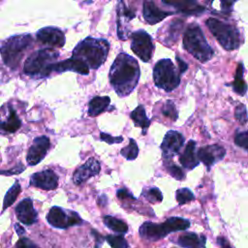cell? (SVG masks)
<instances>
[{"label": "cell", "mask_w": 248, "mask_h": 248, "mask_svg": "<svg viewBox=\"0 0 248 248\" xmlns=\"http://www.w3.org/2000/svg\"><path fill=\"white\" fill-rule=\"evenodd\" d=\"M106 240L111 248H129L127 240L122 235L108 234L106 236Z\"/></svg>", "instance_id": "obj_35"}, {"label": "cell", "mask_w": 248, "mask_h": 248, "mask_svg": "<svg viewBox=\"0 0 248 248\" xmlns=\"http://www.w3.org/2000/svg\"><path fill=\"white\" fill-rule=\"evenodd\" d=\"M233 4H234V2H232V1L221 2V8H222V10H225V11H231Z\"/></svg>", "instance_id": "obj_44"}, {"label": "cell", "mask_w": 248, "mask_h": 248, "mask_svg": "<svg viewBox=\"0 0 248 248\" xmlns=\"http://www.w3.org/2000/svg\"><path fill=\"white\" fill-rule=\"evenodd\" d=\"M131 119L134 121L137 127L141 128L142 135L146 134V130L150 125V119L146 116L144 107L142 105L138 106L130 114Z\"/></svg>", "instance_id": "obj_26"}, {"label": "cell", "mask_w": 248, "mask_h": 248, "mask_svg": "<svg viewBox=\"0 0 248 248\" xmlns=\"http://www.w3.org/2000/svg\"><path fill=\"white\" fill-rule=\"evenodd\" d=\"M140 76L138 61L125 52H120L109 70V82L119 97L128 96L137 86Z\"/></svg>", "instance_id": "obj_1"}, {"label": "cell", "mask_w": 248, "mask_h": 248, "mask_svg": "<svg viewBox=\"0 0 248 248\" xmlns=\"http://www.w3.org/2000/svg\"><path fill=\"white\" fill-rule=\"evenodd\" d=\"M15 228H16V233H17L19 236L25 233L24 229H23L21 226H19V224H16V225H15Z\"/></svg>", "instance_id": "obj_45"}, {"label": "cell", "mask_w": 248, "mask_h": 248, "mask_svg": "<svg viewBox=\"0 0 248 248\" xmlns=\"http://www.w3.org/2000/svg\"><path fill=\"white\" fill-rule=\"evenodd\" d=\"M59 57V52L53 48H43L33 52L24 63V73L29 76L47 77L48 67L55 63Z\"/></svg>", "instance_id": "obj_7"}, {"label": "cell", "mask_w": 248, "mask_h": 248, "mask_svg": "<svg viewBox=\"0 0 248 248\" xmlns=\"http://www.w3.org/2000/svg\"><path fill=\"white\" fill-rule=\"evenodd\" d=\"M116 196L119 200L121 201H136V198H134V196L126 189V188H122V189H119L117 192H116Z\"/></svg>", "instance_id": "obj_40"}, {"label": "cell", "mask_w": 248, "mask_h": 248, "mask_svg": "<svg viewBox=\"0 0 248 248\" xmlns=\"http://www.w3.org/2000/svg\"><path fill=\"white\" fill-rule=\"evenodd\" d=\"M189 227V220L181 217H170L162 224L145 222L140 226L139 232L142 238L155 241L162 237H165L170 232L185 231Z\"/></svg>", "instance_id": "obj_4"}, {"label": "cell", "mask_w": 248, "mask_h": 248, "mask_svg": "<svg viewBox=\"0 0 248 248\" xmlns=\"http://www.w3.org/2000/svg\"><path fill=\"white\" fill-rule=\"evenodd\" d=\"M162 113L163 115H165L166 117L170 118L171 121H176L177 118H178V113H177V110H176V108H175V105L173 104L172 101L170 100H168L163 108H162Z\"/></svg>", "instance_id": "obj_33"}, {"label": "cell", "mask_w": 248, "mask_h": 248, "mask_svg": "<svg viewBox=\"0 0 248 248\" xmlns=\"http://www.w3.org/2000/svg\"><path fill=\"white\" fill-rule=\"evenodd\" d=\"M176 242L183 248H205L206 238L195 232H184L178 236Z\"/></svg>", "instance_id": "obj_24"}, {"label": "cell", "mask_w": 248, "mask_h": 248, "mask_svg": "<svg viewBox=\"0 0 248 248\" xmlns=\"http://www.w3.org/2000/svg\"><path fill=\"white\" fill-rule=\"evenodd\" d=\"M20 191H21L20 184L17 181L15 182V184L8 190V192L5 195V198L3 201V210L7 209L9 206H11L15 202Z\"/></svg>", "instance_id": "obj_30"}, {"label": "cell", "mask_w": 248, "mask_h": 248, "mask_svg": "<svg viewBox=\"0 0 248 248\" xmlns=\"http://www.w3.org/2000/svg\"><path fill=\"white\" fill-rule=\"evenodd\" d=\"M21 125V121L18 118L16 112L13 108H9V115L7 119L3 122H0V131L5 134L15 133L16 130L19 129Z\"/></svg>", "instance_id": "obj_27"}, {"label": "cell", "mask_w": 248, "mask_h": 248, "mask_svg": "<svg viewBox=\"0 0 248 248\" xmlns=\"http://www.w3.org/2000/svg\"><path fill=\"white\" fill-rule=\"evenodd\" d=\"M49 147H50V141L47 137L41 136L36 138L33 140V143L30 146L26 156V161L28 165L35 166L39 164L46 155Z\"/></svg>", "instance_id": "obj_12"}, {"label": "cell", "mask_w": 248, "mask_h": 248, "mask_svg": "<svg viewBox=\"0 0 248 248\" xmlns=\"http://www.w3.org/2000/svg\"><path fill=\"white\" fill-rule=\"evenodd\" d=\"M226 155V149L218 144H211L201 147L197 153L199 161H202L203 165L210 170V168L217 162L221 161Z\"/></svg>", "instance_id": "obj_14"}, {"label": "cell", "mask_w": 248, "mask_h": 248, "mask_svg": "<svg viewBox=\"0 0 248 248\" xmlns=\"http://www.w3.org/2000/svg\"><path fill=\"white\" fill-rule=\"evenodd\" d=\"M117 11V35L120 40H127L129 31L126 29L127 24L131 19L136 16L135 10L132 7H128L124 1H119L116 7Z\"/></svg>", "instance_id": "obj_16"}, {"label": "cell", "mask_w": 248, "mask_h": 248, "mask_svg": "<svg viewBox=\"0 0 248 248\" xmlns=\"http://www.w3.org/2000/svg\"><path fill=\"white\" fill-rule=\"evenodd\" d=\"M173 12H166L160 10L153 1H144L142 8V15L144 20L149 24H156L162 21L167 16L172 15Z\"/></svg>", "instance_id": "obj_20"}, {"label": "cell", "mask_w": 248, "mask_h": 248, "mask_svg": "<svg viewBox=\"0 0 248 248\" xmlns=\"http://www.w3.org/2000/svg\"><path fill=\"white\" fill-rule=\"evenodd\" d=\"M162 3L168 6H172L178 10V12L185 15H201L205 11L204 7L192 0H163Z\"/></svg>", "instance_id": "obj_22"}, {"label": "cell", "mask_w": 248, "mask_h": 248, "mask_svg": "<svg viewBox=\"0 0 248 248\" xmlns=\"http://www.w3.org/2000/svg\"><path fill=\"white\" fill-rule=\"evenodd\" d=\"M153 79L158 88L170 92L180 84V74L170 59H161L154 66Z\"/></svg>", "instance_id": "obj_8"}, {"label": "cell", "mask_w": 248, "mask_h": 248, "mask_svg": "<svg viewBox=\"0 0 248 248\" xmlns=\"http://www.w3.org/2000/svg\"><path fill=\"white\" fill-rule=\"evenodd\" d=\"M109 51V43L105 39L87 37L73 49L72 57L81 59L89 69H98L106 61Z\"/></svg>", "instance_id": "obj_2"}, {"label": "cell", "mask_w": 248, "mask_h": 248, "mask_svg": "<svg viewBox=\"0 0 248 248\" xmlns=\"http://www.w3.org/2000/svg\"><path fill=\"white\" fill-rule=\"evenodd\" d=\"M165 167L168 170V172L175 179L177 180H182L185 177V173L183 170L176 165H174L172 162H166Z\"/></svg>", "instance_id": "obj_36"}, {"label": "cell", "mask_w": 248, "mask_h": 248, "mask_svg": "<svg viewBox=\"0 0 248 248\" xmlns=\"http://www.w3.org/2000/svg\"><path fill=\"white\" fill-rule=\"evenodd\" d=\"M103 221H104V224L108 228H109L110 230H112L115 232L125 233L128 232L127 224L120 219H117V218L109 216V215H106V216H104Z\"/></svg>", "instance_id": "obj_29"}, {"label": "cell", "mask_w": 248, "mask_h": 248, "mask_svg": "<svg viewBox=\"0 0 248 248\" xmlns=\"http://www.w3.org/2000/svg\"><path fill=\"white\" fill-rule=\"evenodd\" d=\"M234 143L242 147L244 150L248 149V132L247 131H237L234 136Z\"/></svg>", "instance_id": "obj_37"}, {"label": "cell", "mask_w": 248, "mask_h": 248, "mask_svg": "<svg viewBox=\"0 0 248 248\" xmlns=\"http://www.w3.org/2000/svg\"><path fill=\"white\" fill-rule=\"evenodd\" d=\"M195 151H196V141L193 140H190L187 142L182 154L179 157L180 164L187 170H193L200 164Z\"/></svg>", "instance_id": "obj_23"}, {"label": "cell", "mask_w": 248, "mask_h": 248, "mask_svg": "<svg viewBox=\"0 0 248 248\" xmlns=\"http://www.w3.org/2000/svg\"><path fill=\"white\" fill-rule=\"evenodd\" d=\"M175 59H176L177 64H178V72L181 75L188 69V65L179 56H175Z\"/></svg>", "instance_id": "obj_42"}, {"label": "cell", "mask_w": 248, "mask_h": 248, "mask_svg": "<svg viewBox=\"0 0 248 248\" xmlns=\"http://www.w3.org/2000/svg\"><path fill=\"white\" fill-rule=\"evenodd\" d=\"M16 214L19 222L24 225H32L37 221L38 213L33 206L31 199H23L16 207Z\"/></svg>", "instance_id": "obj_19"}, {"label": "cell", "mask_w": 248, "mask_h": 248, "mask_svg": "<svg viewBox=\"0 0 248 248\" xmlns=\"http://www.w3.org/2000/svg\"><path fill=\"white\" fill-rule=\"evenodd\" d=\"M30 185L46 191L54 190L58 186V176L52 170H45L31 175Z\"/></svg>", "instance_id": "obj_18"}, {"label": "cell", "mask_w": 248, "mask_h": 248, "mask_svg": "<svg viewBox=\"0 0 248 248\" xmlns=\"http://www.w3.org/2000/svg\"><path fill=\"white\" fill-rule=\"evenodd\" d=\"M131 49L143 62H149L153 55L154 46L152 39L144 30H137L130 34Z\"/></svg>", "instance_id": "obj_9"}, {"label": "cell", "mask_w": 248, "mask_h": 248, "mask_svg": "<svg viewBox=\"0 0 248 248\" xmlns=\"http://www.w3.org/2000/svg\"><path fill=\"white\" fill-rule=\"evenodd\" d=\"M53 71L59 72V73L71 71L83 76H87L89 74V68L85 64V62H83L81 59L75 58V57H71L61 62H56L51 64L48 67V73L50 74Z\"/></svg>", "instance_id": "obj_17"}, {"label": "cell", "mask_w": 248, "mask_h": 248, "mask_svg": "<svg viewBox=\"0 0 248 248\" xmlns=\"http://www.w3.org/2000/svg\"><path fill=\"white\" fill-rule=\"evenodd\" d=\"M184 21L180 18H175L168 23V25L164 28H162V37L160 38L161 43H163L166 46H171L173 45L179 34L181 29L183 28Z\"/></svg>", "instance_id": "obj_21"}, {"label": "cell", "mask_w": 248, "mask_h": 248, "mask_svg": "<svg viewBox=\"0 0 248 248\" xmlns=\"http://www.w3.org/2000/svg\"><path fill=\"white\" fill-rule=\"evenodd\" d=\"M120 154L127 160L129 161H132V160H135L138 155H139V147H138V144L137 142L135 141L134 139H129V144L122 148L121 151H120Z\"/></svg>", "instance_id": "obj_31"}, {"label": "cell", "mask_w": 248, "mask_h": 248, "mask_svg": "<svg viewBox=\"0 0 248 248\" xmlns=\"http://www.w3.org/2000/svg\"><path fill=\"white\" fill-rule=\"evenodd\" d=\"M36 37L41 44L48 46L62 47L65 45V35L63 31L57 27H44L37 32Z\"/></svg>", "instance_id": "obj_13"}, {"label": "cell", "mask_w": 248, "mask_h": 248, "mask_svg": "<svg viewBox=\"0 0 248 248\" xmlns=\"http://www.w3.org/2000/svg\"><path fill=\"white\" fill-rule=\"evenodd\" d=\"M31 44L32 36L29 34L16 35L6 40L0 47V53L4 63L10 68H16L24 51Z\"/></svg>", "instance_id": "obj_6"}, {"label": "cell", "mask_w": 248, "mask_h": 248, "mask_svg": "<svg viewBox=\"0 0 248 248\" xmlns=\"http://www.w3.org/2000/svg\"><path fill=\"white\" fill-rule=\"evenodd\" d=\"M141 195H142V197H144L151 203L160 202L163 201V195L157 187L146 188L142 191Z\"/></svg>", "instance_id": "obj_32"}, {"label": "cell", "mask_w": 248, "mask_h": 248, "mask_svg": "<svg viewBox=\"0 0 248 248\" xmlns=\"http://www.w3.org/2000/svg\"><path fill=\"white\" fill-rule=\"evenodd\" d=\"M243 74H244V66L242 63H239L237 65L234 80L232 82V88H233V91L240 96H244L247 91V85L243 78Z\"/></svg>", "instance_id": "obj_28"}, {"label": "cell", "mask_w": 248, "mask_h": 248, "mask_svg": "<svg viewBox=\"0 0 248 248\" xmlns=\"http://www.w3.org/2000/svg\"><path fill=\"white\" fill-rule=\"evenodd\" d=\"M184 144V137L177 131H168L161 143L162 155L165 160H170L180 150Z\"/></svg>", "instance_id": "obj_11"}, {"label": "cell", "mask_w": 248, "mask_h": 248, "mask_svg": "<svg viewBox=\"0 0 248 248\" xmlns=\"http://www.w3.org/2000/svg\"><path fill=\"white\" fill-rule=\"evenodd\" d=\"M217 241H218L219 245L221 246V248H232L230 242L225 237H218Z\"/></svg>", "instance_id": "obj_43"}, {"label": "cell", "mask_w": 248, "mask_h": 248, "mask_svg": "<svg viewBox=\"0 0 248 248\" xmlns=\"http://www.w3.org/2000/svg\"><path fill=\"white\" fill-rule=\"evenodd\" d=\"M100 170H101V165L99 161L91 157L83 165H81L75 170L73 174V181L76 185H81L82 183L87 181L90 177H93L99 174Z\"/></svg>", "instance_id": "obj_15"}, {"label": "cell", "mask_w": 248, "mask_h": 248, "mask_svg": "<svg viewBox=\"0 0 248 248\" xmlns=\"http://www.w3.org/2000/svg\"><path fill=\"white\" fill-rule=\"evenodd\" d=\"M175 198H176L177 202L180 205H182L184 203H187V202H190L191 201L195 200L194 194L188 188H180V189H178L176 191V193H175Z\"/></svg>", "instance_id": "obj_34"}, {"label": "cell", "mask_w": 248, "mask_h": 248, "mask_svg": "<svg viewBox=\"0 0 248 248\" xmlns=\"http://www.w3.org/2000/svg\"><path fill=\"white\" fill-rule=\"evenodd\" d=\"M183 46L197 60L205 63L213 56V49L207 43L202 30L196 23L188 25L183 36Z\"/></svg>", "instance_id": "obj_3"}, {"label": "cell", "mask_w": 248, "mask_h": 248, "mask_svg": "<svg viewBox=\"0 0 248 248\" xmlns=\"http://www.w3.org/2000/svg\"><path fill=\"white\" fill-rule=\"evenodd\" d=\"M205 24L223 48L233 50L239 47L241 44L240 32L234 25L223 22L214 17L206 19Z\"/></svg>", "instance_id": "obj_5"}, {"label": "cell", "mask_w": 248, "mask_h": 248, "mask_svg": "<svg viewBox=\"0 0 248 248\" xmlns=\"http://www.w3.org/2000/svg\"><path fill=\"white\" fill-rule=\"evenodd\" d=\"M100 139L102 141H106L108 144H113V143H120L123 141L122 137H111L110 135L101 132L100 134Z\"/></svg>", "instance_id": "obj_39"}, {"label": "cell", "mask_w": 248, "mask_h": 248, "mask_svg": "<svg viewBox=\"0 0 248 248\" xmlns=\"http://www.w3.org/2000/svg\"><path fill=\"white\" fill-rule=\"evenodd\" d=\"M110 99L108 96H95L93 97L88 104V115L89 116H98L108 107Z\"/></svg>", "instance_id": "obj_25"}, {"label": "cell", "mask_w": 248, "mask_h": 248, "mask_svg": "<svg viewBox=\"0 0 248 248\" xmlns=\"http://www.w3.org/2000/svg\"><path fill=\"white\" fill-rule=\"evenodd\" d=\"M16 248H38L37 245L26 237H21L16 242Z\"/></svg>", "instance_id": "obj_41"}, {"label": "cell", "mask_w": 248, "mask_h": 248, "mask_svg": "<svg viewBox=\"0 0 248 248\" xmlns=\"http://www.w3.org/2000/svg\"><path fill=\"white\" fill-rule=\"evenodd\" d=\"M234 116L238 122H240L242 125H245L247 123V110L246 107L243 104H239L234 110Z\"/></svg>", "instance_id": "obj_38"}, {"label": "cell", "mask_w": 248, "mask_h": 248, "mask_svg": "<svg viewBox=\"0 0 248 248\" xmlns=\"http://www.w3.org/2000/svg\"><path fill=\"white\" fill-rule=\"evenodd\" d=\"M46 220L52 227L57 229H67L82 224V219L77 212L66 211L59 206H52L49 209Z\"/></svg>", "instance_id": "obj_10"}]
</instances>
